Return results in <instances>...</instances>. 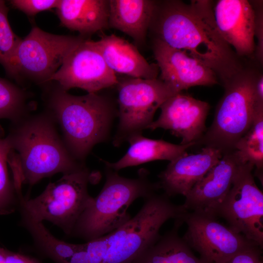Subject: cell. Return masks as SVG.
<instances>
[{
	"instance_id": "13",
	"label": "cell",
	"mask_w": 263,
	"mask_h": 263,
	"mask_svg": "<svg viewBox=\"0 0 263 263\" xmlns=\"http://www.w3.org/2000/svg\"><path fill=\"white\" fill-rule=\"evenodd\" d=\"M152 51L160 79L176 93L195 86H210L218 79L208 67L185 51L153 39Z\"/></svg>"
},
{
	"instance_id": "4",
	"label": "cell",
	"mask_w": 263,
	"mask_h": 263,
	"mask_svg": "<svg viewBox=\"0 0 263 263\" xmlns=\"http://www.w3.org/2000/svg\"><path fill=\"white\" fill-rule=\"evenodd\" d=\"M106 181L98 195L83 211L71 237L86 242L106 235L125 224L132 218L127 210L136 199H143L160 189L152 182L149 172L140 169L135 178H127L105 167Z\"/></svg>"
},
{
	"instance_id": "21",
	"label": "cell",
	"mask_w": 263,
	"mask_h": 263,
	"mask_svg": "<svg viewBox=\"0 0 263 263\" xmlns=\"http://www.w3.org/2000/svg\"><path fill=\"white\" fill-rule=\"evenodd\" d=\"M127 142L130 147L125 155L113 163L102 160L105 167L118 171L125 168L155 160H166L170 162L187 153V150L196 144L191 143L176 145L163 140L148 138L142 134L131 136Z\"/></svg>"
},
{
	"instance_id": "15",
	"label": "cell",
	"mask_w": 263,
	"mask_h": 263,
	"mask_svg": "<svg viewBox=\"0 0 263 263\" xmlns=\"http://www.w3.org/2000/svg\"><path fill=\"white\" fill-rule=\"evenodd\" d=\"M240 164L234 150L223 154L185 196L186 210L216 219Z\"/></svg>"
},
{
	"instance_id": "12",
	"label": "cell",
	"mask_w": 263,
	"mask_h": 263,
	"mask_svg": "<svg viewBox=\"0 0 263 263\" xmlns=\"http://www.w3.org/2000/svg\"><path fill=\"white\" fill-rule=\"evenodd\" d=\"M49 81H56L66 91L78 88L88 93H97L118 82L92 40L85 39L67 56Z\"/></svg>"
},
{
	"instance_id": "16",
	"label": "cell",
	"mask_w": 263,
	"mask_h": 263,
	"mask_svg": "<svg viewBox=\"0 0 263 263\" xmlns=\"http://www.w3.org/2000/svg\"><path fill=\"white\" fill-rule=\"evenodd\" d=\"M217 28L239 57L255 53V13L250 1L219 0L213 6Z\"/></svg>"
},
{
	"instance_id": "28",
	"label": "cell",
	"mask_w": 263,
	"mask_h": 263,
	"mask_svg": "<svg viewBox=\"0 0 263 263\" xmlns=\"http://www.w3.org/2000/svg\"><path fill=\"white\" fill-rule=\"evenodd\" d=\"M59 0H12L10 3L16 9L33 16L44 11L56 8Z\"/></svg>"
},
{
	"instance_id": "10",
	"label": "cell",
	"mask_w": 263,
	"mask_h": 263,
	"mask_svg": "<svg viewBox=\"0 0 263 263\" xmlns=\"http://www.w3.org/2000/svg\"><path fill=\"white\" fill-rule=\"evenodd\" d=\"M254 166L240 164L232 186L218 214L229 227L263 247V193L252 174Z\"/></svg>"
},
{
	"instance_id": "22",
	"label": "cell",
	"mask_w": 263,
	"mask_h": 263,
	"mask_svg": "<svg viewBox=\"0 0 263 263\" xmlns=\"http://www.w3.org/2000/svg\"><path fill=\"white\" fill-rule=\"evenodd\" d=\"M182 224L175 220L172 229L160 235L132 263H204L179 236L178 230Z\"/></svg>"
},
{
	"instance_id": "20",
	"label": "cell",
	"mask_w": 263,
	"mask_h": 263,
	"mask_svg": "<svg viewBox=\"0 0 263 263\" xmlns=\"http://www.w3.org/2000/svg\"><path fill=\"white\" fill-rule=\"evenodd\" d=\"M56 9L62 25L81 34L109 27V0H59Z\"/></svg>"
},
{
	"instance_id": "6",
	"label": "cell",
	"mask_w": 263,
	"mask_h": 263,
	"mask_svg": "<svg viewBox=\"0 0 263 263\" xmlns=\"http://www.w3.org/2000/svg\"><path fill=\"white\" fill-rule=\"evenodd\" d=\"M136 214L117 229L105 235L107 250L102 263H132L160 237L159 231L169 220H182L187 211L169 197L153 193L143 199Z\"/></svg>"
},
{
	"instance_id": "11",
	"label": "cell",
	"mask_w": 263,
	"mask_h": 263,
	"mask_svg": "<svg viewBox=\"0 0 263 263\" xmlns=\"http://www.w3.org/2000/svg\"><path fill=\"white\" fill-rule=\"evenodd\" d=\"M183 221L187 230L182 238L199 253L204 263H221L241 250L257 245L215 218L187 211Z\"/></svg>"
},
{
	"instance_id": "14",
	"label": "cell",
	"mask_w": 263,
	"mask_h": 263,
	"mask_svg": "<svg viewBox=\"0 0 263 263\" xmlns=\"http://www.w3.org/2000/svg\"><path fill=\"white\" fill-rule=\"evenodd\" d=\"M158 118L148 127L169 130L182 139L180 144H195L206 132V120L210 109L208 103L182 93H177L160 106Z\"/></svg>"
},
{
	"instance_id": "29",
	"label": "cell",
	"mask_w": 263,
	"mask_h": 263,
	"mask_svg": "<svg viewBox=\"0 0 263 263\" xmlns=\"http://www.w3.org/2000/svg\"><path fill=\"white\" fill-rule=\"evenodd\" d=\"M254 10V37L257 39L255 56L260 64L263 62V0L250 1Z\"/></svg>"
},
{
	"instance_id": "23",
	"label": "cell",
	"mask_w": 263,
	"mask_h": 263,
	"mask_svg": "<svg viewBox=\"0 0 263 263\" xmlns=\"http://www.w3.org/2000/svg\"><path fill=\"white\" fill-rule=\"evenodd\" d=\"M19 210L21 215V225L30 233L35 246L43 255L56 263H60L81 248L82 244H72L57 239L42 222L33 219L21 207H19Z\"/></svg>"
},
{
	"instance_id": "30",
	"label": "cell",
	"mask_w": 263,
	"mask_h": 263,
	"mask_svg": "<svg viewBox=\"0 0 263 263\" xmlns=\"http://www.w3.org/2000/svg\"><path fill=\"white\" fill-rule=\"evenodd\" d=\"M261 248L254 245L229 257L221 263H263Z\"/></svg>"
},
{
	"instance_id": "19",
	"label": "cell",
	"mask_w": 263,
	"mask_h": 263,
	"mask_svg": "<svg viewBox=\"0 0 263 263\" xmlns=\"http://www.w3.org/2000/svg\"><path fill=\"white\" fill-rule=\"evenodd\" d=\"M156 0H109L108 26L143 44L152 18Z\"/></svg>"
},
{
	"instance_id": "18",
	"label": "cell",
	"mask_w": 263,
	"mask_h": 263,
	"mask_svg": "<svg viewBox=\"0 0 263 263\" xmlns=\"http://www.w3.org/2000/svg\"><path fill=\"white\" fill-rule=\"evenodd\" d=\"M109 67L114 73L133 78H157V64L149 63L136 46L114 34L103 35L97 41L92 40Z\"/></svg>"
},
{
	"instance_id": "7",
	"label": "cell",
	"mask_w": 263,
	"mask_h": 263,
	"mask_svg": "<svg viewBox=\"0 0 263 263\" xmlns=\"http://www.w3.org/2000/svg\"><path fill=\"white\" fill-rule=\"evenodd\" d=\"M92 175L86 167L63 174L37 197L29 199L23 196L19 206L34 220L49 221L71 237L78 218L93 200L88 190Z\"/></svg>"
},
{
	"instance_id": "3",
	"label": "cell",
	"mask_w": 263,
	"mask_h": 263,
	"mask_svg": "<svg viewBox=\"0 0 263 263\" xmlns=\"http://www.w3.org/2000/svg\"><path fill=\"white\" fill-rule=\"evenodd\" d=\"M47 111L60 127L71 155L83 163L92 148L108 139L117 108L108 96L74 95L60 87L50 91Z\"/></svg>"
},
{
	"instance_id": "24",
	"label": "cell",
	"mask_w": 263,
	"mask_h": 263,
	"mask_svg": "<svg viewBox=\"0 0 263 263\" xmlns=\"http://www.w3.org/2000/svg\"><path fill=\"white\" fill-rule=\"evenodd\" d=\"M234 152L240 164L250 163L261 181L263 168V109L257 110L251 126L237 142Z\"/></svg>"
},
{
	"instance_id": "1",
	"label": "cell",
	"mask_w": 263,
	"mask_h": 263,
	"mask_svg": "<svg viewBox=\"0 0 263 263\" xmlns=\"http://www.w3.org/2000/svg\"><path fill=\"white\" fill-rule=\"evenodd\" d=\"M214 2L156 1L149 30L153 39L185 51L212 70L223 85L244 67L216 25Z\"/></svg>"
},
{
	"instance_id": "2",
	"label": "cell",
	"mask_w": 263,
	"mask_h": 263,
	"mask_svg": "<svg viewBox=\"0 0 263 263\" xmlns=\"http://www.w3.org/2000/svg\"><path fill=\"white\" fill-rule=\"evenodd\" d=\"M7 137L11 148L7 163L17 188L22 184L32 186L44 178L86 167L70 153L47 111L12 122Z\"/></svg>"
},
{
	"instance_id": "5",
	"label": "cell",
	"mask_w": 263,
	"mask_h": 263,
	"mask_svg": "<svg viewBox=\"0 0 263 263\" xmlns=\"http://www.w3.org/2000/svg\"><path fill=\"white\" fill-rule=\"evenodd\" d=\"M258 75L244 67L223 85L225 93L212 123L196 144L218 149L223 155L234 150L237 142L251 126L257 110L254 93Z\"/></svg>"
},
{
	"instance_id": "17",
	"label": "cell",
	"mask_w": 263,
	"mask_h": 263,
	"mask_svg": "<svg viewBox=\"0 0 263 263\" xmlns=\"http://www.w3.org/2000/svg\"><path fill=\"white\" fill-rule=\"evenodd\" d=\"M222 156L218 149L204 147L199 153H187L178 157L159 174L160 189L169 197L185 196Z\"/></svg>"
},
{
	"instance_id": "26",
	"label": "cell",
	"mask_w": 263,
	"mask_h": 263,
	"mask_svg": "<svg viewBox=\"0 0 263 263\" xmlns=\"http://www.w3.org/2000/svg\"><path fill=\"white\" fill-rule=\"evenodd\" d=\"M11 150L9 141L0 129V215L10 214L19 209V197L13 182L9 178L7 159Z\"/></svg>"
},
{
	"instance_id": "32",
	"label": "cell",
	"mask_w": 263,
	"mask_h": 263,
	"mask_svg": "<svg viewBox=\"0 0 263 263\" xmlns=\"http://www.w3.org/2000/svg\"><path fill=\"white\" fill-rule=\"evenodd\" d=\"M255 102L256 109L263 108V75L259 73L255 87Z\"/></svg>"
},
{
	"instance_id": "33",
	"label": "cell",
	"mask_w": 263,
	"mask_h": 263,
	"mask_svg": "<svg viewBox=\"0 0 263 263\" xmlns=\"http://www.w3.org/2000/svg\"><path fill=\"white\" fill-rule=\"evenodd\" d=\"M0 263H6L5 248L0 246Z\"/></svg>"
},
{
	"instance_id": "31",
	"label": "cell",
	"mask_w": 263,
	"mask_h": 263,
	"mask_svg": "<svg viewBox=\"0 0 263 263\" xmlns=\"http://www.w3.org/2000/svg\"><path fill=\"white\" fill-rule=\"evenodd\" d=\"M6 263H41L37 259L5 248Z\"/></svg>"
},
{
	"instance_id": "27",
	"label": "cell",
	"mask_w": 263,
	"mask_h": 263,
	"mask_svg": "<svg viewBox=\"0 0 263 263\" xmlns=\"http://www.w3.org/2000/svg\"><path fill=\"white\" fill-rule=\"evenodd\" d=\"M8 12L5 1L0 0V64L5 71L21 40L12 31L8 20Z\"/></svg>"
},
{
	"instance_id": "25",
	"label": "cell",
	"mask_w": 263,
	"mask_h": 263,
	"mask_svg": "<svg viewBox=\"0 0 263 263\" xmlns=\"http://www.w3.org/2000/svg\"><path fill=\"white\" fill-rule=\"evenodd\" d=\"M27 99L24 91L0 77V119H7L12 122L30 114Z\"/></svg>"
},
{
	"instance_id": "8",
	"label": "cell",
	"mask_w": 263,
	"mask_h": 263,
	"mask_svg": "<svg viewBox=\"0 0 263 263\" xmlns=\"http://www.w3.org/2000/svg\"><path fill=\"white\" fill-rule=\"evenodd\" d=\"M119 122L113 143L118 147L131 136L142 134L153 121L156 110L177 94L159 78L123 79L117 83Z\"/></svg>"
},
{
	"instance_id": "9",
	"label": "cell",
	"mask_w": 263,
	"mask_h": 263,
	"mask_svg": "<svg viewBox=\"0 0 263 263\" xmlns=\"http://www.w3.org/2000/svg\"><path fill=\"white\" fill-rule=\"evenodd\" d=\"M84 40L48 33L35 26L21 39L6 71L13 76L23 74L37 81H49L67 56Z\"/></svg>"
}]
</instances>
